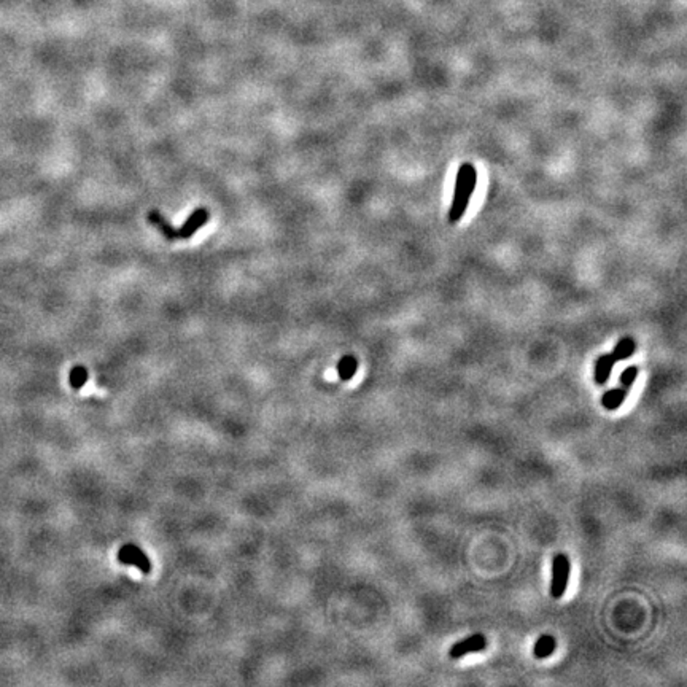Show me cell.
<instances>
[{
	"label": "cell",
	"instance_id": "obj_1",
	"mask_svg": "<svg viewBox=\"0 0 687 687\" xmlns=\"http://www.w3.org/2000/svg\"><path fill=\"white\" fill-rule=\"evenodd\" d=\"M477 185V171L471 162H463L457 172L454 188L452 206L449 211V222L458 223L470 206V199L473 197Z\"/></svg>",
	"mask_w": 687,
	"mask_h": 687
},
{
	"label": "cell",
	"instance_id": "obj_7",
	"mask_svg": "<svg viewBox=\"0 0 687 687\" xmlns=\"http://www.w3.org/2000/svg\"><path fill=\"white\" fill-rule=\"evenodd\" d=\"M627 395H628V390H626V388H622V387L608 390V391L603 393V396H601V406L605 407L606 411H617V409L623 405V401L627 400Z\"/></svg>",
	"mask_w": 687,
	"mask_h": 687
},
{
	"label": "cell",
	"instance_id": "obj_5",
	"mask_svg": "<svg viewBox=\"0 0 687 687\" xmlns=\"http://www.w3.org/2000/svg\"><path fill=\"white\" fill-rule=\"evenodd\" d=\"M118 560L124 565H134L142 571V573L148 574L151 571V563L146 555L142 550L134 546V544H126L118 552Z\"/></svg>",
	"mask_w": 687,
	"mask_h": 687
},
{
	"label": "cell",
	"instance_id": "obj_10",
	"mask_svg": "<svg viewBox=\"0 0 687 687\" xmlns=\"http://www.w3.org/2000/svg\"><path fill=\"white\" fill-rule=\"evenodd\" d=\"M635 350H637V342H635V339L630 338V336H627V338H622L619 340L611 355L616 361H623L630 358L635 354Z\"/></svg>",
	"mask_w": 687,
	"mask_h": 687
},
{
	"label": "cell",
	"instance_id": "obj_8",
	"mask_svg": "<svg viewBox=\"0 0 687 687\" xmlns=\"http://www.w3.org/2000/svg\"><path fill=\"white\" fill-rule=\"evenodd\" d=\"M148 222L153 224V226L159 231V233L164 235L167 240H175V228L167 222L166 217H162V213L158 211H150L148 212Z\"/></svg>",
	"mask_w": 687,
	"mask_h": 687
},
{
	"label": "cell",
	"instance_id": "obj_3",
	"mask_svg": "<svg viewBox=\"0 0 687 687\" xmlns=\"http://www.w3.org/2000/svg\"><path fill=\"white\" fill-rule=\"evenodd\" d=\"M487 648V638L482 633H474L471 637L461 639V641L455 643L449 651L450 659H461L465 657L466 654H473V652H482Z\"/></svg>",
	"mask_w": 687,
	"mask_h": 687
},
{
	"label": "cell",
	"instance_id": "obj_11",
	"mask_svg": "<svg viewBox=\"0 0 687 687\" xmlns=\"http://www.w3.org/2000/svg\"><path fill=\"white\" fill-rule=\"evenodd\" d=\"M356 369H358V360L354 355H345L340 358L338 365V374L344 382L352 379L356 374Z\"/></svg>",
	"mask_w": 687,
	"mask_h": 687
},
{
	"label": "cell",
	"instance_id": "obj_6",
	"mask_svg": "<svg viewBox=\"0 0 687 687\" xmlns=\"http://www.w3.org/2000/svg\"><path fill=\"white\" fill-rule=\"evenodd\" d=\"M616 360L612 358L611 354H605L599 356V360L595 361V369H594V380L597 385H605L608 379H610L612 368H615Z\"/></svg>",
	"mask_w": 687,
	"mask_h": 687
},
{
	"label": "cell",
	"instance_id": "obj_4",
	"mask_svg": "<svg viewBox=\"0 0 687 687\" xmlns=\"http://www.w3.org/2000/svg\"><path fill=\"white\" fill-rule=\"evenodd\" d=\"M209 211L207 209H196L190 217L186 218V222L182 224L180 228H175V240H188L191 239L194 234L197 233L199 228H202L204 224L209 222Z\"/></svg>",
	"mask_w": 687,
	"mask_h": 687
},
{
	"label": "cell",
	"instance_id": "obj_12",
	"mask_svg": "<svg viewBox=\"0 0 687 687\" xmlns=\"http://www.w3.org/2000/svg\"><path fill=\"white\" fill-rule=\"evenodd\" d=\"M69 380H70L72 388H77V390L85 385L86 380H88V371H86L85 366H75V368L70 371Z\"/></svg>",
	"mask_w": 687,
	"mask_h": 687
},
{
	"label": "cell",
	"instance_id": "obj_13",
	"mask_svg": "<svg viewBox=\"0 0 687 687\" xmlns=\"http://www.w3.org/2000/svg\"><path fill=\"white\" fill-rule=\"evenodd\" d=\"M638 372H639L638 366H628L627 369H623L621 377H619V380H621V387L626 388V390H630L633 382L637 380Z\"/></svg>",
	"mask_w": 687,
	"mask_h": 687
},
{
	"label": "cell",
	"instance_id": "obj_9",
	"mask_svg": "<svg viewBox=\"0 0 687 687\" xmlns=\"http://www.w3.org/2000/svg\"><path fill=\"white\" fill-rule=\"evenodd\" d=\"M555 648H557V643H555L554 637H550V635H541V637L536 639V643H534L533 655L539 660L548 659L554 654Z\"/></svg>",
	"mask_w": 687,
	"mask_h": 687
},
{
	"label": "cell",
	"instance_id": "obj_2",
	"mask_svg": "<svg viewBox=\"0 0 687 687\" xmlns=\"http://www.w3.org/2000/svg\"><path fill=\"white\" fill-rule=\"evenodd\" d=\"M570 560L565 554H557L552 560V582H550V595L552 599H562L568 587L570 579Z\"/></svg>",
	"mask_w": 687,
	"mask_h": 687
}]
</instances>
